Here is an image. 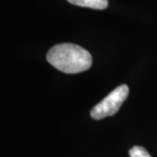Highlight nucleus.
Masks as SVG:
<instances>
[{"mask_svg": "<svg viewBox=\"0 0 157 157\" xmlns=\"http://www.w3.org/2000/svg\"><path fill=\"white\" fill-rule=\"evenodd\" d=\"M67 1L71 4L81 7L99 9V10H103L108 6V0H67Z\"/></svg>", "mask_w": 157, "mask_h": 157, "instance_id": "obj_3", "label": "nucleus"}, {"mask_svg": "<svg viewBox=\"0 0 157 157\" xmlns=\"http://www.w3.org/2000/svg\"><path fill=\"white\" fill-rule=\"evenodd\" d=\"M128 155H130V157H151V155L146 151L145 148L140 146L133 147L128 151Z\"/></svg>", "mask_w": 157, "mask_h": 157, "instance_id": "obj_4", "label": "nucleus"}, {"mask_svg": "<svg viewBox=\"0 0 157 157\" xmlns=\"http://www.w3.org/2000/svg\"><path fill=\"white\" fill-rule=\"evenodd\" d=\"M47 61L56 70L65 74H78L89 70L92 56L83 47L71 43L53 46L47 53Z\"/></svg>", "mask_w": 157, "mask_h": 157, "instance_id": "obj_1", "label": "nucleus"}, {"mask_svg": "<svg viewBox=\"0 0 157 157\" xmlns=\"http://www.w3.org/2000/svg\"><path fill=\"white\" fill-rule=\"evenodd\" d=\"M128 95V87L121 85L111 91L102 101L96 104L91 110V117L94 119H102L115 114L119 110L122 103Z\"/></svg>", "mask_w": 157, "mask_h": 157, "instance_id": "obj_2", "label": "nucleus"}]
</instances>
